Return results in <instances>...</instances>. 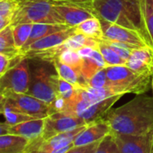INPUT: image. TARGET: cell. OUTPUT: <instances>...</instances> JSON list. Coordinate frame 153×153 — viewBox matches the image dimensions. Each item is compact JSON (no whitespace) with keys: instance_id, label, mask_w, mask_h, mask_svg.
Returning <instances> with one entry per match:
<instances>
[{"instance_id":"1","label":"cell","mask_w":153,"mask_h":153,"mask_svg":"<svg viewBox=\"0 0 153 153\" xmlns=\"http://www.w3.org/2000/svg\"><path fill=\"white\" fill-rule=\"evenodd\" d=\"M112 133L141 135L153 131V97L137 95L123 105L110 109L103 117Z\"/></svg>"},{"instance_id":"2","label":"cell","mask_w":153,"mask_h":153,"mask_svg":"<svg viewBox=\"0 0 153 153\" xmlns=\"http://www.w3.org/2000/svg\"><path fill=\"white\" fill-rule=\"evenodd\" d=\"M94 8L97 17L138 32L153 48L146 29L140 0H94Z\"/></svg>"},{"instance_id":"3","label":"cell","mask_w":153,"mask_h":153,"mask_svg":"<svg viewBox=\"0 0 153 153\" xmlns=\"http://www.w3.org/2000/svg\"><path fill=\"white\" fill-rule=\"evenodd\" d=\"M105 70L109 81L108 88L114 95L144 94L152 79V76L140 74L126 65L108 66Z\"/></svg>"},{"instance_id":"4","label":"cell","mask_w":153,"mask_h":153,"mask_svg":"<svg viewBox=\"0 0 153 153\" xmlns=\"http://www.w3.org/2000/svg\"><path fill=\"white\" fill-rule=\"evenodd\" d=\"M12 25L19 24H63L49 0H17ZM65 25V24H64Z\"/></svg>"},{"instance_id":"5","label":"cell","mask_w":153,"mask_h":153,"mask_svg":"<svg viewBox=\"0 0 153 153\" xmlns=\"http://www.w3.org/2000/svg\"><path fill=\"white\" fill-rule=\"evenodd\" d=\"M33 60V63L30 62L31 79L27 94L48 105H51L57 97L54 84L55 74L51 72L49 67L44 64L45 61L38 59Z\"/></svg>"},{"instance_id":"6","label":"cell","mask_w":153,"mask_h":153,"mask_svg":"<svg viewBox=\"0 0 153 153\" xmlns=\"http://www.w3.org/2000/svg\"><path fill=\"white\" fill-rule=\"evenodd\" d=\"M30 61L25 56L0 76V95L7 91L27 94L30 85Z\"/></svg>"},{"instance_id":"7","label":"cell","mask_w":153,"mask_h":153,"mask_svg":"<svg viewBox=\"0 0 153 153\" xmlns=\"http://www.w3.org/2000/svg\"><path fill=\"white\" fill-rule=\"evenodd\" d=\"M21 113L33 118H46L51 114L50 105L28 94L7 91L0 95Z\"/></svg>"},{"instance_id":"8","label":"cell","mask_w":153,"mask_h":153,"mask_svg":"<svg viewBox=\"0 0 153 153\" xmlns=\"http://www.w3.org/2000/svg\"><path fill=\"white\" fill-rule=\"evenodd\" d=\"M88 123L80 117L63 112L51 114L45 118L42 140H48L58 134L67 132Z\"/></svg>"},{"instance_id":"9","label":"cell","mask_w":153,"mask_h":153,"mask_svg":"<svg viewBox=\"0 0 153 153\" xmlns=\"http://www.w3.org/2000/svg\"><path fill=\"white\" fill-rule=\"evenodd\" d=\"M99 20L101 22L103 30V40L118 42L133 46L135 48H142L149 46L144 38L138 32L107 22L101 18H99Z\"/></svg>"},{"instance_id":"10","label":"cell","mask_w":153,"mask_h":153,"mask_svg":"<svg viewBox=\"0 0 153 153\" xmlns=\"http://www.w3.org/2000/svg\"><path fill=\"white\" fill-rule=\"evenodd\" d=\"M112 134L114 135L120 153H151L152 151L153 131L141 135Z\"/></svg>"},{"instance_id":"11","label":"cell","mask_w":153,"mask_h":153,"mask_svg":"<svg viewBox=\"0 0 153 153\" xmlns=\"http://www.w3.org/2000/svg\"><path fill=\"white\" fill-rule=\"evenodd\" d=\"M111 132V129L103 119L88 123L73 140L74 147L85 146L101 140L105 136Z\"/></svg>"},{"instance_id":"12","label":"cell","mask_w":153,"mask_h":153,"mask_svg":"<svg viewBox=\"0 0 153 153\" xmlns=\"http://www.w3.org/2000/svg\"><path fill=\"white\" fill-rule=\"evenodd\" d=\"M131 69L144 75L153 76V48L142 47L132 51L125 64Z\"/></svg>"},{"instance_id":"13","label":"cell","mask_w":153,"mask_h":153,"mask_svg":"<svg viewBox=\"0 0 153 153\" xmlns=\"http://www.w3.org/2000/svg\"><path fill=\"white\" fill-rule=\"evenodd\" d=\"M76 33H78L76 26L75 27H69L68 29L51 33L50 35H47L33 43H32L25 51L24 55L28 54V53H33V52H38V51H46L51 48H54L56 46H59L62 44L65 41H67L69 37L74 35Z\"/></svg>"},{"instance_id":"14","label":"cell","mask_w":153,"mask_h":153,"mask_svg":"<svg viewBox=\"0 0 153 153\" xmlns=\"http://www.w3.org/2000/svg\"><path fill=\"white\" fill-rule=\"evenodd\" d=\"M45 118H36L28 120L14 126H9V133L21 136L30 142L42 139Z\"/></svg>"},{"instance_id":"15","label":"cell","mask_w":153,"mask_h":153,"mask_svg":"<svg viewBox=\"0 0 153 153\" xmlns=\"http://www.w3.org/2000/svg\"><path fill=\"white\" fill-rule=\"evenodd\" d=\"M54 9L61 18L63 24L70 27L78 26L84 21L96 16L88 10L76 7L54 5Z\"/></svg>"},{"instance_id":"16","label":"cell","mask_w":153,"mask_h":153,"mask_svg":"<svg viewBox=\"0 0 153 153\" xmlns=\"http://www.w3.org/2000/svg\"><path fill=\"white\" fill-rule=\"evenodd\" d=\"M122 97H123L122 95H117L104 99L102 101H99L97 103H95L89 105L85 111H83L79 115V117L82 118L88 124L99 121L103 119L105 114L112 108L114 103L117 100H119Z\"/></svg>"},{"instance_id":"17","label":"cell","mask_w":153,"mask_h":153,"mask_svg":"<svg viewBox=\"0 0 153 153\" xmlns=\"http://www.w3.org/2000/svg\"><path fill=\"white\" fill-rule=\"evenodd\" d=\"M107 65L98 51L95 49L92 54L88 58L83 59L82 68H81V85L80 88L86 87L88 80L100 69L106 68Z\"/></svg>"},{"instance_id":"18","label":"cell","mask_w":153,"mask_h":153,"mask_svg":"<svg viewBox=\"0 0 153 153\" xmlns=\"http://www.w3.org/2000/svg\"><path fill=\"white\" fill-rule=\"evenodd\" d=\"M69 27L70 26L64 25V24H33V29L31 32V35H30L28 41L26 42L25 45L22 49V54H24L25 51H26V49L34 42H36L47 35L68 29Z\"/></svg>"},{"instance_id":"19","label":"cell","mask_w":153,"mask_h":153,"mask_svg":"<svg viewBox=\"0 0 153 153\" xmlns=\"http://www.w3.org/2000/svg\"><path fill=\"white\" fill-rule=\"evenodd\" d=\"M29 143L28 140L21 136L10 133L0 135V153H23Z\"/></svg>"},{"instance_id":"20","label":"cell","mask_w":153,"mask_h":153,"mask_svg":"<svg viewBox=\"0 0 153 153\" xmlns=\"http://www.w3.org/2000/svg\"><path fill=\"white\" fill-rule=\"evenodd\" d=\"M0 54L7 56L10 59H16L24 55L16 45L12 25L0 31Z\"/></svg>"},{"instance_id":"21","label":"cell","mask_w":153,"mask_h":153,"mask_svg":"<svg viewBox=\"0 0 153 153\" xmlns=\"http://www.w3.org/2000/svg\"><path fill=\"white\" fill-rule=\"evenodd\" d=\"M0 114L5 118L4 123H6L8 126H14L28 120L36 119L21 113L1 96H0Z\"/></svg>"},{"instance_id":"22","label":"cell","mask_w":153,"mask_h":153,"mask_svg":"<svg viewBox=\"0 0 153 153\" xmlns=\"http://www.w3.org/2000/svg\"><path fill=\"white\" fill-rule=\"evenodd\" d=\"M51 63L59 78L74 85L76 88H80V76L74 68L60 61L59 59H54Z\"/></svg>"},{"instance_id":"23","label":"cell","mask_w":153,"mask_h":153,"mask_svg":"<svg viewBox=\"0 0 153 153\" xmlns=\"http://www.w3.org/2000/svg\"><path fill=\"white\" fill-rule=\"evenodd\" d=\"M76 30L79 33H81L85 34L86 36L89 38H93L96 40H103V30L101 22L98 17L94 16L92 18H89L78 26H76Z\"/></svg>"},{"instance_id":"24","label":"cell","mask_w":153,"mask_h":153,"mask_svg":"<svg viewBox=\"0 0 153 153\" xmlns=\"http://www.w3.org/2000/svg\"><path fill=\"white\" fill-rule=\"evenodd\" d=\"M98 51L102 54L107 67L126 64V60L121 58L104 40L98 41Z\"/></svg>"},{"instance_id":"25","label":"cell","mask_w":153,"mask_h":153,"mask_svg":"<svg viewBox=\"0 0 153 153\" xmlns=\"http://www.w3.org/2000/svg\"><path fill=\"white\" fill-rule=\"evenodd\" d=\"M33 24H19L13 25V34L16 47L21 51L28 41Z\"/></svg>"},{"instance_id":"26","label":"cell","mask_w":153,"mask_h":153,"mask_svg":"<svg viewBox=\"0 0 153 153\" xmlns=\"http://www.w3.org/2000/svg\"><path fill=\"white\" fill-rule=\"evenodd\" d=\"M54 84L57 97H60L65 100L70 99L73 97L76 88L74 85L59 78L57 73L54 75Z\"/></svg>"},{"instance_id":"27","label":"cell","mask_w":153,"mask_h":153,"mask_svg":"<svg viewBox=\"0 0 153 153\" xmlns=\"http://www.w3.org/2000/svg\"><path fill=\"white\" fill-rule=\"evenodd\" d=\"M63 63L68 65L72 68H74L80 76V82H81V68L83 63V59L79 56V54L76 51H66L60 54L58 58ZM81 85V84H80Z\"/></svg>"},{"instance_id":"28","label":"cell","mask_w":153,"mask_h":153,"mask_svg":"<svg viewBox=\"0 0 153 153\" xmlns=\"http://www.w3.org/2000/svg\"><path fill=\"white\" fill-rule=\"evenodd\" d=\"M92 153H120L114 135L110 132L105 136L98 142V145Z\"/></svg>"},{"instance_id":"29","label":"cell","mask_w":153,"mask_h":153,"mask_svg":"<svg viewBox=\"0 0 153 153\" xmlns=\"http://www.w3.org/2000/svg\"><path fill=\"white\" fill-rule=\"evenodd\" d=\"M140 7L144 17L147 32L153 43V10L147 0H140Z\"/></svg>"},{"instance_id":"30","label":"cell","mask_w":153,"mask_h":153,"mask_svg":"<svg viewBox=\"0 0 153 153\" xmlns=\"http://www.w3.org/2000/svg\"><path fill=\"white\" fill-rule=\"evenodd\" d=\"M108 86H109V81L107 79L106 70L105 68L98 70L88 80L87 86L83 87V88H108Z\"/></svg>"},{"instance_id":"31","label":"cell","mask_w":153,"mask_h":153,"mask_svg":"<svg viewBox=\"0 0 153 153\" xmlns=\"http://www.w3.org/2000/svg\"><path fill=\"white\" fill-rule=\"evenodd\" d=\"M121 58H123V59H125L127 61V59H129L131 53L132 52L133 50L137 49L133 46L125 44V43H122V42H114V41H106L104 40Z\"/></svg>"},{"instance_id":"32","label":"cell","mask_w":153,"mask_h":153,"mask_svg":"<svg viewBox=\"0 0 153 153\" xmlns=\"http://www.w3.org/2000/svg\"><path fill=\"white\" fill-rule=\"evenodd\" d=\"M17 0H1L0 1V18L12 16L17 8Z\"/></svg>"},{"instance_id":"33","label":"cell","mask_w":153,"mask_h":153,"mask_svg":"<svg viewBox=\"0 0 153 153\" xmlns=\"http://www.w3.org/2000/svg\"><path fill=\"white\" fill-rule=\"evenodd\" d=\"M24 57H25V55L17 57L16 59H10L7 56L0 54V76L5 74L12 66L18 63Z\"/></svg>"},{"instance_id":"34","label":"cell","mask_w":153,"mask_h":153,"mask_svg":"<svg viewBox=\"0 0 153 153\" xmlns=\"http://www.w3.org/2000/svg\"><path fill=\"white\" fill-rule=\"evenodd\" d=\"M100 141V140H99ZM95 142L92 144L85 145V146H79V147H73L70 149H68L66 153H92L97 146L98 145V142Z\"/></svg>"},{"instance_id":"35","label":"cell","mask_w":153,"mask_h":153,"mask_svg":"<svg viewBox=\"0 0 153 153\" xmlns=\"http://www.w3.org/2000/svg\"><path fill=\"white\" fill-rule=\"evenodd\" d=\"M94 50H95V48L86 46V47H83V48H80L79 50H78V51H76V52L79 54V56L82 59H85V58H88L92 54Z\"/></svg>"},{"instance_id":"36","label":"cell","mask_w":153,"mask_h":153,"mask_svg":"<svg viewBox=\"0 0 153 153\" xmlns=\"http://www.w3.org/2000/svg\"><path fill=\"white\" fill-rule=\"evenodd\" d=\"M11 24H12V16L0 18V31H2Z\"/></svg>"},{"instance_id":"37","label":"cell","mask_w":153,"mask_h":153,"mask_svg":"<svg viewBox=\"0 0 153 153\" xmlns=\"http://www.w3.org/2000/svg\"><path fill=\"white\" fill-rule=\"evenodd\" d=\"M9 126L6 123H0V135L9 133Z\"/></svg>"},{"instance_id":"38","label":"cell","mask_w":153,"mask_h":153,"mask_svg":"<svg viewBox=\"0 0 153 153\" xmlns=\"http://www.w3.org/2000/svg\"><path fill=\"white\" fill-rule=\"evenodd\" d=\"M147 1H148V3L150 5L151 8H152V10H153V0H147Z\"/></svg>"},{"instance_id":"39","label":"cell","mask_w":153,"mask_h":153,"mask_svg":"<svg viewBox=\"0 0 153 153\" xmlns=\"http://www.w3.org/2000/svg\"><path fill=\"white\" fill-rule=\"evenodd\" d=\"M151 87H152V91H153V76H152V80H151Z\"/></svg>"},{"instance_id":"40","label":"cell","mask_w":153,"mask_h":153,"mask_svg":"<svg viewBox=\"0 0 153 153\" xmlns=\"http://www.w3.org/2000/svg\"><path fill=\"white\" fill-rule=\"evenodd\" d=\"M23 153H29V152H28L27 150H25V152H23Z\"/></svg>"},{"instance_id":"41","label":"cell","mask_w":153,"mask_h":153,"mask_svg":"<svg viewBox=\"0 0 153 153\" xmlns=\"http://www.w3.org/2000/svg\"><path fill=\"white\" fill-rule=\"evenodd\" d=\"M151 153H153V144H152V151H151Z\"/></svg>"},{"instance_id":"42","label":"cell","mask_w":153,"mask_h":153,"mask_svg":"<svg viewBox=\"0 0 153 153\" xmlns=\"http://www.w3.org/2000/svg\"><path fill=\"white\" fill-rule=\"evenodd\" d=\"M0 1H1V0H0Z\"/></svg>"}]
</instances>
